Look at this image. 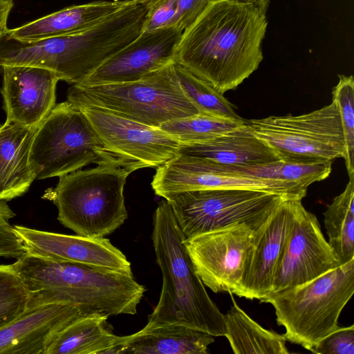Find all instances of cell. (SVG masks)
Segmentation results:
<instances>
[{
	"instance_id": "obj_1",
	"label": "cell",
	"mask_w": 354,
	"mask_h": 354,
	"mask_svg": "<svg viewBox=\"0 0 354 354\" xmlns=\"http://www.w3.org/2000/svg\"><path fill=\"white\" fill-rule=\"evenodd\" d=\"M267 26L266 11L255 3L213 1L183 32L175 63L224 94L259 68Z\"/></svg>"
},
{
	"instance_id": "obj_2",
	"label": "cell",
	"mask_w": 354,
	"mask_h": 354,
	"mask_svg": "<svg viewBox=\"0 0 354 354\" xmlns=\"http://www.w3.org/2000/svg\"><path fill=\"white\" fill-rule=\"evenodd\" d=\"M12 266L29 292L28 307L57 302L84 314L134 315L146 290L132 273L26 252Z\"/></svg>"
},
{
	"instance_id": "obj_3",
	"label": "cell",
	"mask_w": 354,
	"mask_h": 354,
	"mask_svg": "<svg viewBox=\"0 0 354 354\" xmlns=\"http://www.w3.org/2000/svg\"><path fill=\"white\" fill-rule=\"evenodd\" d=\"M152 241L162 285L157 306L145 328L180 324L214 337L223 336L224 315L208 295L195 271L179 227L167 200L153 216Z\"/></svg>"
},
{
	"instance_id": "obj_4",
	"label": "cell",
	"mask_w": 354,
	"mask_h": 354,
	"mask_svg": "<svg viewBox=\"0 0 354 354\" xmlns=\"http://www.w3.org/2000/svg\"><path fill=\"white\" fill-rule=\"evenodd\" d=\"M131 173L118 165L105 163L59 177L48 195L57 208L59 223L84 237L112 234L128 216L124 187Z\"/></svg>"
},
{
	"instance_id": "obj_5",
	"label": "cell",
	"mask_w": 354,
	"mask_h": 354,
	"mask_svg": "<svg viewBox=\"0 0 354 354\" xmlns=\"http://www.w3.org/2000/svg\"><path fill=\"white\" fill-rule=\"evenodd\" d=\"M354 292V259L306 283L271 292L259 301L271 304L286 340L312 351L333 332Z\"/></svg>"
},
{
	"instance_id": "obj_6",
	"label": "cell",
	"mask_w": 354,
	"mask_h": 354,
	"mask_svg": "<svg viewBox=\"0 0 354 354\" xmlns=\"http://www.w3.org/2000/svg\"><path fill=\"white\" fill-rule=\"evenodd\" d=\"M174 64L134 82L91 86L72 84L67 101L78 108L103 109L154 127L200 113L183 92Z\"/></svg>"
},
{
	"instance_id": "obj_7",
	"label": "cell",
	"mask_w": 354,
	"mask_h": 354,
	"mask_svg": "<svg viewBox=\"0 0 354 354\" xmlns=\"http://www.w3.org/2000/svg\"><path fill=\"white\" fill-rule=\"evenodd\" d=\"M30 162L39 180L60 177L91 163L125 167L106 149L84 113L67 100L55 104L36 129Z\"/></svg>"
},
{
	"instance_id": "obj_8",
	"label": "cell",
	"mask_w": 354,
	"mask_h": 354,
	"mask_svg": "<svg viewBox=\"0 0 354 354\" xmlns=\"http://www.w3.org/2000/svg\"><path fill=\"white\" fill-rule=\"evenodd\" d=\"M185 237L245 223L259 227L284 199L283 196L245 189H206L167 194Z\"/></svg>"
},
{
	"instance_id": "obj_9",
	"label": "cell",
	"mask_w": 354,
	"mask_h": 354,
	"mask_svg": "<svg viewBox=\"0 0 354 354\" xmlns=\"http://www.w3.org/2000/svg\"><path fill=\"white\" fill-rule=\"evenodd\" d=\"M247 124L283 159L333 161L344 157V132L334 100L308 113L252 119Z\"/></svg>"
},
{
	"instance_id": "obj_10",
	"label": "cell",
	"mask_w": 354,
	"mask_h": 354,
	"mask_svg": "<svg viewBox=\"0 0 354 354\" xmlns=\"http://www.w3.org/2000/svg\"><path fill=\"white\" fill-rule=\"evenodd\" d=\"M151 185L155 194L162 198L173 193L206 189H253L299 200L307 193V187L297 183L241 174L225 165L183 153L156 167Z\"/></svg>"
},
{
	"instance_id": "obj_11",
	"label": "cell",
	"mask_w": 354,
	"mask_h": 354,
	"mask_svg": "<svg viewBox=\"0 0 354 354\" xmlns=\"http://www.w3.org/2000/svg\"><path fill=\"white\" fill-rule=\"evenodd\" d=\"M261 227L235 224L185 239L194 268L203 284L214 292L235 295Z\"/></svg>"
},
{
	"instance_id": "obj_12",
	"label": "cell",
	"mask_w": 354,
	"mask_h": 354,
	"mask_svg": "<svg viewBox=\"0 0 354 354\" xmlns=\"http://www.w3.org/2000/svg\"><path fill=\"white\" fill-rule=\"evenodd\" d=\"M78 108V107H77ZM106 149L132 172L158 167L178 153L180 142L154 127L96 107L79 108Z\"/></svg>"
},
{
	"instance_id": "obj_13",
	"label": "cell",
	"mask_w": 354,
	"mask_h": 354,
	"mask_svg": "<svg viewBox=\"0 0 354 354\" xmlns=\"http://www.w3.org/2000/svg\"><path fill=\"white\" fill-rule=\"evenodd\" d=\"M338 266L337 259L322 232L317 218L305 209L301 200H297L271 292L306 283Z\"/></svg>"
},
{
	"instance_id": "obj_14",
	"label": "cell",
	"mask_w": 354,
	"mask_h": 354,
	"mask_svg": "<svg viewBox=\"0 0 354 354\" xmlns=\"http://www.w3.org/2000/svg\"><path fill=\"white\" fill-rule=\"evenodd\" d=\"M183 32L176 24L142 31L75 84L91 86L134 82L174 64Z\"/></svg>"
},
{
	"instance_id": "obj_15",
	"label": "cell",
	"mask_w": 354,
	"mask_h": 354,
	"mask_svg": "<svg viewBox=\"0 0 354 354\" xmlns=\"http://www.w3.org/2000/svg\"><path fill=\"white\" fill-rule=\"evenodd\" d=\"M1 67L6 122L37 129L55 106L58 77L53 71L40 67Z\"/></svg>"
},
{
	"instance_id": "obj_16",
	"label": "cell",
	"mask_w": 354,
	"mask_h": 354,
	"mask_svg": "<svg viewBox=\"0 0 354 354\" xmlns=\"http://www.w3.org/2000/svg\"><path fill=\"white\" fill-rule=\"evenodd\" d=\"M14 228L28 254L132 273L126 256L104 237L66 235L21 225H15Z\"/></svg>"
},
{
	"instance_id": "obj_17",
	"label": "cell",
	"mask_w": 354,
	"mask_h": 354,
	"mask_svg": "<svg viewBox=\"0 0 354 354\" xmlns=\"http://www.w3.org/2000/svg\"><path fill=\"white\" fill-rule=\"evenodd\" d=\"M297 200L284 199L260 228L236 295L260 300L271 292Z\"/></svg>"
},
{
	"instance_id": "obj_18",
	"label": "cell",
	"mask_w": 354,
	"mask_h": 354,
	"mask_svg": "<svg viewBox=\"0 0 354 354\" xmlns=\"http://www.w3.org/2000/svg\"><path fill=\"white\" fill-rule=\"evenodd\" d=\"M83 315L87 314L64 303L28 307L0 329V354H46L58 334Z\"/></svg>"
},
{
	"instance_id": "obj_19",
	"label": "cell",
	"mask_w": 354,
	"mask_h": 354,
	"mask_svg": "<svg viewBox=\"0 0 354 354\" xmlns=\"http://www.w3.org/2000/svg\"><path fill=\"white\" fill-rule=\"evenodd\" d=\"M178 153L227 166H250L283 159L276 150L258 138L247 123L209 140L180 143Z\"/></svg>"
},
{
	"instance_id": "obj_20",
	"label": "cell",
	"mask_w": 354,
	"mask_h": 354,
	"mask_svg": "<svg viewBox=\"0 0 354 354\" xmlns=\"http://www.w3.org/2000/svg\"><path fill=\"white\" fill-rule=\"evenodd\" d=\"M129 1L100 0L68 6L9 29L7 36L19 41L32 42L71 35L98 22Z\"/></svg>"
},
{
	"instance_id": "obj_21",
	"label": "cell",
	"mask_w": 354,
	"mask_h": 354,
	"mask_svg": "<svg viewBox=\"0 0 354 354\" xmlns=\"http://www.w3.org/2000/svg\"><path fill=\"white\" fill-rule=\"evenodd\" d=\"M35 130L6 122L0 125V200L23 195L36 180L30 162Z\"/></svg>"
},
{
	"instance_id": "obj_22",
	"label": "cell",
	"mask_w": 354,
	"mask_h": 354,
	"mask_svg": "<svg viewBox=\"0 0 354 354\" xmlns=\"http://www.w3.org/2000/svg\"><path fill=\"white\" fill-rule=\"evenodd\" d=\"M214 336L180 324L144 327L124 336L117 354H207Z\"/></svg>"
},
{
	"instance_id": "obj_23",
	"label": "cell",
	"mask_w": 354,
	"mask_h": 354,
	"mask_svg": "<svg viewBox=\"0 0 354 354\" xmlns=\"http://www.w3.org/2000/svg\"><path fill=\"white\" fill-rule=\"evenodd\" d=\"M103 313L83 315L66 326L46 354H117L124 336L113 333Z\"/></svg>"
},
{
	"instance_id": "obj_24",
	"label": "cell",
	"mask_w": 354,
	"mask_h": 354,
	"mask_svg": "<svg viewBox=\"0 0 354 354\" xmlns=\"http://www.w3.org/2000/svg\"><path fill=\"white\" fill-rule=\"evenodd\" d=\"M225 332L236 354H288L286 338L262 328L250 318L233 300V305L224 315Z\"/></svg>"
},
{
	"instance_id": "obj_25",
	"label": "cell",
	"mask_w": 354,
	"mask_h": 354,
	"mask_svg": "<svg viewBox=\"0 0 354 354\" xmlns=\"http://www.w3.org/2000/svg\"><path fill=\"white\" fill-rule=\"evenodd\" d=\"M348 178L344 190L324 213L328 243L339 266L354 259V176Z\"/></svg>"
},
{
	"instance_id": "obj_26",
	"label": "cell",
	"mask_w": 354,
	"mask_h": 354,
	"mask_svg": "<svg viewBox=\"0 0 354 354\" xmlns=\"http://www.w3.org/2000/svg\"><path fill=\"white\" fill-rule=\"evenodd\" d=\"M226 166L241 174L294 182L307 188L328 178L332 171V161L321 160L281 159L261 165Z\"/></svg>"
},
{
	"instance_id": "obj_27",
	"label": "cell",
	"mask_w": 354,
	"mask_h": 354,
	"mask_svg": "<svg viewBox=\"0 0 354 354\" xmlns=\"http://www.w3.org/2000/svg\"><path fill=\"white\" fill-rule=\"evenodd\" d=\"M247 123V120L207 113L167 121L159 128L180 143L191 144L214 139Z\"/></svg>"
},
{
	"instance_id": "obj_28",
	"label": "cell",
	"mask_w": 354,
	"mask_h": 354,
	"mask_svg": "<svg viewBox=\"0 0 354 354\" xmlns=\"http://www.w3.org/2000/svg\"><path fill=\"white\" fill-rule=\"evenodd\" d=\"M174 67L183 92L200 113L232 118H241L223 94L216 91L207 82L179 64L174 63Z\"/></svg>"
},
{
	"instance_id": "obj_29",
	"label": "cell",
	"mask_w": 354,
	"mask_h": 354,
	"mask_svg": "<svg viewBox=\"0 0 354 354\" xmlns=\"http://www.w3.org/2000/svg\"><path fill=\"white\" fill-rule=\"evenodd\" d=\"M29 292L12 264L0 265V329L28 308Z\"/></svg>"
},
{
	"instance_id": "obj_30",
	"label": "cell",
	"mask_w": 354,
	"mask_h": 354,
	"mask_svg": "<svg viewBox=\"0 0 354 354\" xmlns=\"http://www.w3.org/2000/svg\"><path fill=\"white\" fill-rule=\"evenodd\" d=\"M333 89V100L337 103L345 141L344 161L348 177L354 176V79L353 75H339Z\"/></svg>"
},
{
	"instance_id": "obj_31",
	"label": "cell",
	"mask_w": 354,
	"mask_h": 354,
	"mask_svg": "<svg viewBox=\"0 0 354 354\" xmlns=\"http://www.w3.org/2000/svg\"><path fill=\"white\" fill-rule=\"evenodd\" d=\"M15 216L6 201L0 200V257L18 259L26 252L21 238L9 223Z\"/></svg>"
},
{
	"instance_id": "obj_32",
	"label": "cell",
	"mask_w": 354,
	"mask_h": 354,
	"mask_svg": "<svg viewBox=\"0 0 354 354\" xmlns=\"http://www.w3.org/2000/svg\"><path fill=\"white\" fill-rule=\"evenodd\" d=\"M311 352L316 354H354V326L338 327L319 340Z\"/></svg>"
},
{
	"instance_id": "obj_33",
	"label": "cell",
	"mask_w": 354,
	"mask_h": 354,
	"mask_svg": "<svg viewBox=\"0 0 354 354\" xmlns=\"http://www.w3.org/2000/svg\"><path fill=\"white\" fill-rule=\"evenodd\" d=\"M178 0H159L151 10L143 31L152 30L175 24Z\"/></svg>"
},
{
	"instance_id": "obj_34",
	"label": "cell",
	"mask_w": 354,
	"mask_h": 354,
	"mask_svg": "<svg viewBox=\"0 0 354 354\" xmlns=\"http://www.w3.org/2000/svg\"><path fill=\"white\" fill-rule=\"evenodd\" d=\"M213 1L215 0H178L175 24L184 31Z\"/></svg>"
},
{
	"instance_id": "obj_35",
	"label": "cell",
	"mask_w": 354,
	"mask_h": 354,
	"mask_svg": "<svg viewBox=\"0 0 354 354\" xmlns=\"http://www.w3.org/2000/svg\"><path fill=\"white\" fill-rule=\"evenodd\" d=\"M14 5L13 0H0V39L8 33V19Z\"/></svg>"
},
{
	"instance_id": "obj_36",
	"label": "cell",
	"mask_w": 354,
	"mask_h": 354,
	"mask_svg": "<svg viewBox=\"0 0 354 354\" xmlns=\"http://www.w3.org/2000/svg\"><path fill=\"white\" fill-rule=\"evenodd\" d=\"M255 3L267 12L271 0H242Z\"/></svg>"
}]
</instances>
